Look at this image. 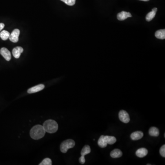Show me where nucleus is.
I'll return each mask as SVG.
<instances>
[{"mask_svg":"<svg viewBox=\"0 0 165 165\" xmlns=\"http://www.w3.org/2000/svg\"><path fill=\"white\" fill-rule=\"evenodd\" d=\"M110 155L111 157L113 158L121 157L122 155V151L118 148H116L113 151H111L110 153Z\"/></svg>","mask_w":165,"mask_h":165,"instance_id":"obj_12","label":"nucleus"},{"mask_svg":"<svg viewBox=\"0 0 165 165\" xmlns=\"http://www.w3.org/2000/svg\"><path fill=\"white\" fill-rule=\"evenodd\" d=\"M144 136L143 132L140 131H136L133 132L130 135V138L133 140H138L142 139Z\"/></svg>","mask_w":165,"mask_h":165,"instance_id":"obj_10","label":"nucleus"},{"mask_svg":"<svg viewBox=\"0 0 165 165\" xmlns=\"http://www.w3.org/2000/svg\"><path fill=\"white\" fill-rule=\"evenodd\" d=\"M104 138L107 144H113L117 141V139L114 136H104Z\"/></svg>","mask_w":165,"mask_h":165,"instance_id":"obj_15","label":"nucleus"},{"mask_svg":"<svg viewBox=\"0 0 165 165\" xmlns=\"http://www.w3.org/2000/svg\"><path fill=\"white\" fill-rule=\"evenodd\" d=\"M132 15L130 12H126L125 11H122V12L118 13L117 15V18L118 20L120 21H123V20H125L126 19H127L129 17H132Z\"/></svg>","mask_w":165,"mask_h":165,"instance_id":"obj_8","label":"nucleus"},{"mask_svg":"<svg viewBox=\"0 0 165 165\" xmlns=\"http://www.w3.org/2000/svg\"><path fill=\"white\" fill-rule=\"evenodd\" d=\"M45 131L43 126L37 125L33 126L30 132V135L34 140H38L41 139L45 136Z\"/></svg>","mask_w":165,"mask_h":165,"instance_id":"obj_1","label":"nucleus"},{"mask_svg":"<svg viewBox=\"0 0 165 165\" xmlns=\"http://www.w3.org/2000/svg\"><path fill=\"white\" fill-rule=\"evenodd\" d=\"M104 135H101L99 138L98 141V145L100 147L102 148L106 147L107 145V144L106 143V141L104 140Z\"/></svg>","mask_w":165,"mask_h":165,"instance_id":"obj_17","label":"nucleus"},{"mask_svg":"<svg viewBox=\"0 0 165 165\" xmlns=\"http://www.w3.org/2000/svg\"><path fill=\"white\" fill-rule=\"evenodd\" d=\"M148 153V151L144 148H140L136 151V155L140 158H143L146 156Z\"/></svg>","mask_w":165,"mask_h":165,"instance_id":"obj_11","label":"nucleus"},{"mask_svg":"<svg viewBox=\"0 0 165 165\" xmlns=\"http://www.w3.org/2000/svg\"><path fill=\"white\" fill-rule=\"evenodd\" d=\"M52 164L51 159L48 158L44 159L39 165H52Z\"/></svg>","mask_w":165,"mask_h":165,"instance_id":"obj_20","label":"nucleus"},{"mask_svg":"<svg viewBox=\"0 0 165 165\" xmlns=\"http://www.w3.org/2000/svg\"><path fill=\"white\" fill-rule=\"evenodd\" d=\"M140 1H148L150 0H140Z\"/></svg>","mask_w":165,"mask_h":165,"instance_id":"obj_25","label":"nucleus"},{"mask_svg":"<svg viewBox=\"0 0 165 165\" xmlns=\"http://www.w3.org/2000/svg\"><path fill=\"white\" fill-rule=\"evenodd\" d=\"M10 34L6 30H3L0 33V37L3 41H6L9 38Z\"/></svg>","mask_w":165,"mask_h":165,"instance_id":"obj_19","label":"nucleus"},{"mask_svg":"<svg viewBox=\"0 0 165 165\" xmlns=\"http://www.w3.org/2000/svg\"><path fill=\"white\" fill-rule=\"evenodd\" d=\"M148 133L151 136L158 137L159 135V130L156 127L152 126L149 129Z\"/></svg>","mask_w":165,"mask_h":165,"instance_id":"obj_14","label":"nucleus"},{"mask_svg":"<svg viewBox=\"0 0 165 165\" xmlns=\"http://www.w3.org/2000/svg\"><path fill=\"white\" fill-rule=\"evenodd\" d=\"M75 143L74 140H67L63 141L60 145V150L63 153L67 152L69 148H72L75 146Z\"/></svg>","mask_w":165,"mask_h":165,"instance_id":"obj_3","label":"nucleus"},{"mask_svg":"<svg viewBox=\"0 0 165 165\" xmlns=\"http://www.w3.org/2000/svg\"><path fill=\"white\" fill-rule=\"evenodd\" d=\"M147 165H151V164H147Z\"/></svg>","mask_w":165,"mask_h":165,"instance_id":"obj_26","label":"nucleus"},{"mask_svg":"<svg viewBox=\"0 0 165 165\" xmlns=\"http://www.w3.org/2000/svg\"><path fill=\"white\" fill-rule=\"evenodd\" d=\"M23 52V49L22 47L17 46L12 50V53L13 56L16 58L18 59L20 57V55Z\"/></svg>","mask_w":165,"mask_h":165,"instance_id":"obj_9","label":"nucleus"},{"mask_svg":"<svg viewBox=\"0 0 165 165\" xmlns=\"http://www.w3.org/2000/svg\"><path fill=\"white\" fill-rule=\"evenodd\" d=\"M157 11V8H155L152 9V11L151 12H148L146 16V20L148 22H150L155 18V14H156V12Z\"/></svg>","mask_w":165,"mask_h":165,"instance_id":"obj_13","label":"nucleus"},{"mask_svg":"<svg viewBox=\"0 0 165 165\" xmlns=\"http://www.w3.org/2000/svg\"><path fill=\"white\" fill-rule=\"evenodd\" d=\"M119 119L124 123H128L130 121V117L129 113L124 110H121L118 114Z\"/></svg>","mask_w":165,"mask_h":165,"instance_id":"obj_4","label":"nucleus"},{"mask_svg":"<svg viewBox=\"0 0 165 165\" xmlns=\"http://www.w3.org/2000/svg\"><path fill=\"white\" fill-rule=\"evenodd\" d=\"M91 152V148L89 145H85L84 147L82 148V150L81 151V155L85 156L87 154H89Z\"/></svg>","mask_w":165,"mask_h":165,"instance_id":"obj_18","label":"nucleus"},{"mask_svg":"<svg viewBox=\"0 0 165 165\" xmlns=\"http://www.w3.org/2000/svg\"><path fill=\"white\" fill-rule=\"evenodd\" d=\"M155 36L159 39L164 40L165 38V30H158L155 33Z\"/></svg>","mask_w":165,"mask_h":165,"instance_id":"obj_16","label":"nucleus"},{"mask_svg":"<svg viewBox=\"0 0 165 165\" xmlns=\"http://www.w3.org/2000/svg\"><path fill=\"white\" fill-rule=\"evenodd\" d=\"M79 162L81 164H84L85 162V156L81 155L80 157L79 158Z\"/></svg>","mask_w":165,"mask_h":165,"instance_id":"obj_23","label":"nucleus"},{"mask_svg":"<svg viewBox=\"0 0 165 165\" xmlns=\"http://www.w3.org/2000/svg\"><path fill=\"white\" fill-rule=\"evenodd\" d=\"M0 54L7 61H9L11 59V54L10 51L6 48L3 47L0 50Z\"/></svg>","mask_w":165,"mask_h":165,"instance_id":"obj_6","label":"nucleus"},{"mask_svg":"<svg viewBox=\"0 0 165 165\" xmlns=\"http://www.w3.org/2000/svg\"><path fill=\"white\" fill-rule=\"evenodd\" d=\"M160 154L163 157H165V145H162L160 149Z\"/></svg>","mask_w":165,"mask_h":165,"instance_id":"obj_22","label":"nucleus"},{"mask_svg":"<svg viewBox=\"0 0 165 165\" xmlns=\"http://www.w3.org/2000/svg\"><path fill=\"white\" fill-rule=\"evenodd\" d=\"M164 137H165V133L164 134Z\"/></svg>","mask_w":165,"mask_h":165,"instance_id":"obj_27","label":"nucleus"},{"mask_svg":"<svg viewBox=\"0 0 165 165\" xmlns=\"http://www.w3.org/2000/svg\"><path fill=\"white\" fill-rule=\"evenodd\" d=\"M19 34H20V30L18 29H15L10 34L9 39L12 42L16 43L19 41Z\"/></svg>","mask_w":165,"mask_h":165,"instance_id":"obj_5","label":"nucleus"},{"mask_svg":"<svg viewBox=\"0 0 165 165\" xmlns=\"http://www.w3.org/2000/svg\"><path fill=\"white\" fill-rule=\"evenodd\" d=\"M60 1L64 2L67 5L71 6L75 4V2H76V0H60Z\"/></svg>","mask_w":165,"mask_h":165,"instance_id":"obj_21","label":"nucleus"},{"mask_svg":"<svg viewBox=\"0 0 165 165\" xmlns=\"http://www.w3.org/2000/svg\"><path fill=\"white\" fill-rule=\"evenodd\" d=\"M5 27V24L3 23H0V31L3 29Z\"/></svg>","mask_w":165,"mask_h":165,"instance_id":"obj_24","label":"nucleus"},{"mask_svg":"<svg viewBox=\"0 0 165 165\" xmlns=\"http://www.w3.org/2000/svg\"><path fill=\"white\" fill-rule=\"evenodd\" d=\"M45 88V85L42 84L37 85L36 86H34L32 88H30L28 90V93L29 94L34 93L40 91L41 90H43Z\"/></svg>","mask_w":165,"mask_h":165,"instance_id":"obj_7","label":"nucleus"},{"mask_svg":"<svg viewBox=\"0 0 165 165\" xmlns=\"http://www.w3.org/2000/svg\"><path fill=\"white\" fill-rule=\"evenodd\" d=\"M43 126L45 132L50 133H55L58 129V125L57 122L51 119L45 121L43 123Z\"/></svg>","mask_w":165,"mask_h":165,"instance_id":"obj_2","label":"nucleus"}]
</instances>
